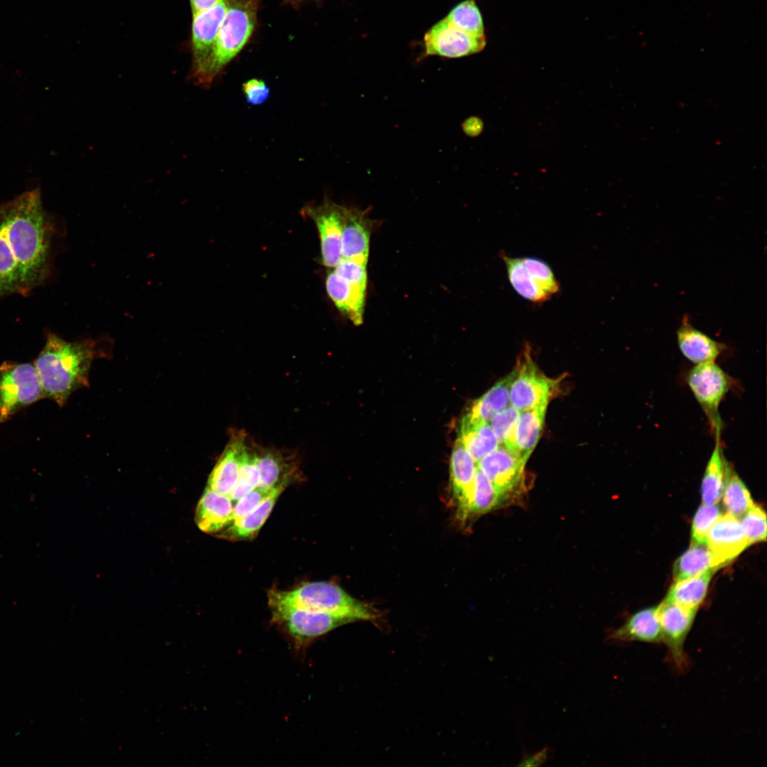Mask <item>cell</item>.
Here are the masks:
<instances>
[{"label":"cell","mask_w":767,"mask_h":767,"mask_svg":"<svg viewBox=\"0 0 767 767\" xmlns=\"http://www.w3.org/2000/svg\"><path fill=\"white\" fill-rule=\"evenodd\" d=\"M52 236L38 190L0 205V298L26 295L45 279Z\"/></svg>","instance_id":"cell-1"},{"label":"cell","mask_w":767,"mask_h":767,"mask_svg":"<svg viewBox=\"0 0 767 767\" xmlns=\"http://www.w3.org/2000/svg\"><path fill=\"white\" fill-rule=\"evenodd\" d=\"M102 340L68 342L49 333L34 365L42 385L43 398L62 407L76 390L89 386L92 361L103 357Z\"/></svg>","instance_id":"cell-2"},{"label":"cell","mask_w":767,"mask_h":767,"mask_svg":"<svg viewBox=\"0 0 767 767\" xmlns=\"http://www.w3.org/2000/svg\"><path fill=\"white\" fill-rule=\"evenodd\" d=\"M268 604H278L350 618L354 621H376L380 613L338 585L328 582L305 583L292 590L272 589Z\"/></svg>","instance_id":"cell-3"},{"label":"cell","mask_w":767,"mask_h":767,"mask_svg":"<svg viewBox=\"0 0 767 767\" xmlns=\"http://www.w3.org/2000/svg\"><path fill=\"white\" fill-rule=\"evenodd\" d=\"M257 8V0H228L213 50L197 83L210 85L243 49L254 31Z\"/></svg>","instance_id":"cell-4"},{"label":"cell","mask_w":767,"mask_h":767,"mask_svg":"<svg viewBox=\"0 0 767 767\" xmlns=\"http://www.w3.org/2000/svg\"><path fill=\"white\" fill-rule=\"evenodd\" d=\"M271 622L298 653L334 629L354 622L350 618L292 606L268 604Z\"/></svg>","instance_id":"cell-5"},{"label":"cell","mask_w":767,"mask_h":767,"mask_svg":"<svg viewBox=\"0 0 767 767\" xmlns=\"http://www.w3.org/2000/svg\"><path fill=\"white\" fill-rule=\"evenodd\" d=\"M43 398L40 380L31 363L4 361L0 366V424Z\"/></svg>","instance_id":"cell-6"},{"label":"cell","mask_w":767,"mask_h":767,"mask_svg":"<svg viewBox=\"0 0 767 767\" xmlns=\"http://www.w3.org/2000/svg\"><path fill=\"white\" fill-rule=\"evenodd\" d=\"M530 352L527 347L515 369L510 388V404L519 411L548 405L556 385V381L537 367Z\"/></svg>","instance_id":"cell-7"},{"label":"cell","mask_w":767,"mask_h":767,"mask_svg":"<svg viewBox=\"0 0 767 767\" xmlns=\"http://www.w3.org/2000/svg\"><path fill=\"white\" fill-rule=\"evenodd\" d=\"M687 381L714 433L722 432L718 408L731 386L729 375L714 362L703 363L696 364L689 371Z\"/></svg>","instance_id":"cell-8"},{"label":"cell","mask_w":767,"mask_h":767,"mask_svg":"<svg viewBox=\"0 0 767 767\" xmlns=\"http://www.w3.org/2000/svg\"><path fill=\"white\" fill-rule=\"evenodd\" d=\"M657 610L662 643L666 646L675 668L683 672L688 665L684 645L697 611L664 600L657 606Z\"/></svg>","instance_id":"cell-9"},{"label":"cell","mask_w":767,"mask_h":767,"mask_svg":"<svg viewBox=\"0 0 767 767\" xmlns=\"http://www.w3.org/2000/svg\"><path fill=\"white\" fill-rule=\"evenodd\" d=\"M228 0H222L208 9L192 14V75L197 80L204 72L224 18Z\"/></svg>","instance_id":"cell-10"},{"label":"cell","mask_w":767,"mask_h":767,"mask_svg":"<svg viewBox=\"0 0 767 767\" xmlns=\"http://www.w3.org/2000/svg\"><path fill=\"white\" fill-rule=\"evenodd\" d=\"M526 462L516 452L499 445L477 462V467L499 491L511 500L523 482Z\"/></svg>","instance_id":"cell-11"},{"label":"cell","mask_w":767,"mask_h":767,"mask_svg":"<svg viewBox=\"0 0 767 767\" xmlns=\"http://www.w3.org/2000/svg\"><path fill=\"white\" fill-rule=\"evenodd\" d=\"M706 544L712 555V565L717 570L731 562L749 546L740 521L728 513L722 515L712 525L707 533Z\"/></svg>","instance_id":"cell-12"},{"label":"cell","mask_w":767,"mask_h":767,"mask_svg":"<svg viewBox=\"0 0 767 767\" xmlns=\"http://www.w3.org/2000/svg\"><path fill=\"white\" fill-rule=\"evenodd\" d=\"M424 43L427 55L455 58L481 52L486 38L467 34L442 19L425 33Z\"/></svg>","instance_id":"cell-13"},{"label":"cell","mask_w":767,"mask_h":767,"mask_svg":"<svg viewBox=\"0 0 767 767\" xmlns=\"http://www.w3.org/2000/svg\"><path fill=\"white\" fill-rule=\"evenodd\" d=\"M344 206L325 201L319 206L306 208L319 232L323 264L334 268L342 259L341 238Z\"/></svg>","instance_id":"cell-14"},{"label":"cell","mask_w":767,"mask_h":767,"mask_svg":"<svg viewBox=\"0 0 767 767\" xmlns=\"http://www.w3.org/2000/svg\"><path fill=\"white\" fill-rule=\"evenodd\" d=\"M477 463L459 437L450 458V480L457 517L464 523L469 518Z\"/></svg>","instance_id":"cell-15"},{"label":"cell","mask_w":767,"mask_h":767,"mask_svg":"<svg viewBox=\"0 0 767 767\" xmlns=\"http://www.w3.org/2000/svg\"><path fill=\"white\" fill-rule=\"evenodd\" d=\"M372 222L364 211L344 207L341 238L342 259L367 263Z\"/></svg>","instance_id":"cell-16"},{"label":"cell","mask_w":767,"mask_h":767,"mask_svg":"<svg viewBox=\"0 0 767 767\" xmlns=\"http://www.w3.org/2000/svg\"><path fill=\"white\" fill-rule=\"evenodd\" d=\"M508 281L518 295L533 303H543L554 295L548 285L524 257L501 254Z\"/></svg>","instance_id":"cell-17"},{"label":"cell","mask_w":767,"mask_h":767,"mask_svg":"<svg viewBox=\"0 0 767 767\" xmlns=\"http://www.w3.org/2000/svg\"><path fill=\"white\" fill-rule=\"evenodd\" d=\"M609 643L643 642L662 643V634L657 606L641 609L631 614L619 628L608 631Z\"/></svg>","instance_id":"cell-18"},{"label":"cell","mask_w":767,"mask_h":767,"mask_svg":"<svg viewBox=\"0 0 767 767\" xmlns=\"http://www.w3.org/2000/svg\"><path fill=\"white\" fill-rule=\"evenodd\" d=\"M676 337L683 356L695 364L714 362L727 348L724 344L695 327L687 315H683Z\"/></svg>","instance_id":"cell-19"},{"label":"cell","mask_w":767,"mask_h":767,"mask_svg":"<svg viewBox=\"0 0 767 767\" xmlns=\"http://www.w3.org/2000/svg\"><path fill=\"white\" fill-rule=\"evenodd\" d=\"M326 290L337 309L354 325L363 322L366 286L352 284L334 271L326 278Z\"/></svg>","instance_id":"cell-20"},{"label":"cell","mask_w":767,"mask_h":767,"mask_svg":"<svg viewBox=\"0 0 767 767\" xmlns=\"http://www.w3.org/2000/svg\"><path fill=\"white\" fill-rule=\"evenodd\" d=\"M233 506L229 496L206 488L196 508L195 523L202 532L216 535L230 523Z\"/></svg>","instance_id":"cell-21"},{"label":"cell","mask_w":767,"mask_h":767,"mask_svg":"<svg viewBox=\"0 0 767 767\" xmlns=\"http://www.w3.org/2000/svg\"><path fill=\"white\" fill-rule=\"evenodd\" d=\"M245 438L244 435L239 433L233 435L213 468L206 488L230 496L237 482L240 450Z\"/></svg>","instance_id":"cell-22"},{"label":"cell","mask_w":767,"mask_h":767,"mask_svg":"<svg viewBox=\"0 0 767 767\" xmlns=\"http://www.w3.org/2000/svg\"><path fill=\"white\" fill-rule=\"evenodd\" d=\"M287 485L282 484L273 488L252 511L227 526L215 536L232 540L254 538L268 518L277 499Z\"/></svg>","instance_id":"cell-23"},{"label":"cell","mask_w":767,"mask_h":767,"mask_svg":"<svg viewBox=\"0 0 767 767\" xmlns=\"http://www.w3.org/2000/svg\"><path fill=\"white\" fill-rule=\"evenodd\" d=\"M294 462L290 455H285L278 450H259L256 452L259 472L258 487L268 491L282 484H288L295 472Z\"/></svg>","instance_id":"cell-24"},{"label":"cell","mask_w":767,"mask_h":767,"mask_svg":"<svg viewBox=\"0 0 767 767\" xmlns=\"http://www.w3.org/2000/svg\"><path fill=\"white\" fill-rule=\"evenodd\" d=\"M548 405L520 411L512 450L527 461L540 439Z\"/></svg>","instance_id":"cell-25"},{"label":"cell","mask_w":767,"mask_h":767,"mask_svg":"<svg viewBox=\"0 0 767 767\" xmlns=\"http://www.w3.org/2000/svg\"><path fill=\"white\" fill-rule=\"evenodd\" d=\"M459 432V437L477 463L499 445L489 423L475 420L467 413L462 419Z\"/></svg>","instance_id":"cell-26"},{"label":"cell","mask_w":767,"mask_h":767,"mask_svg":"<svg viewBox=\"0 0 767 767\" xmlns=\"http://www.w3.org/2000/svg\"><path fill=\"white\" fill-rule=\"evenodd\" d=\"M716 571L710 570L698 576L675 580L664 601L697 611L706 597L709 582Z\"/></svg>","instance_id":"cell-27"},{"label":"cell","mask_w":767,"mask_h":767,"mask_svg":"<svg viewBox=\"0 0 767 767\" xmlns=\"http://www.w3.org/2000/svg\"><path fill=\"white\" fill-rule=\"evenodd\" d=\"M721 432L715 433V445L706 465L701 484L702 504H717L722 496L727 460L720 440Z\"/></svg>","instance_id":"cell-28"},{"label":"cell","mask_w":767,"mask_h":767,"mask_svg":"<svg viewBox=\"0 0 767 767\" xmlns=\"http://www.w3.org/2000/svg\"><path fill=\"white\" fill-rule=\"evenodd\" d=\"M515 369L499 381L473 403L467 414L472 418L485 422L491 419L510 403L511 384L515 376Z\"/></svg>","instance_id":"cell-29"},{"label":"cell","mask_w":767,"mask_h":767,"mask_svg":"<svg viewBox=\"0 0 767 767\" xmlns=\"http://www.w3.org/2000/svg\"><path fill=\"white\" fill-rule=\"evenodd\" d=\"M723 505L727 513L741 518L754 501L746 484L728 462L725 466V479L722 493Z\"/></svg>","instance_id":"cell-30"},{"label":"cell","mask_w":767,"mask_h":767,"mask_svg":"<svg viewBox=\"0 0 767 767\" xmlns=\"http://www.w3.org/2000/svg\"><path fill=\"white\" fill-rule=\"evenodd\" d=\"M710 570H715L712 565V555L705 543H691V545L673 565L675 580H682L700 575Z\"/></svg>","instance_id":"cell-31"},{"label":"cell","mask_w":767,"mask_h":767,"mask_svg":"<svg viewBox=\"0 0 767 767\" xmlns=\"http://www.w3.org/2000/svg\"><path fill=\"white\" fill-rule=\"evenodd\" d=\"M508 501L510 499L499 491L477 467L469 518L499 508Z\"/></svg>","instance_id":"cell-32"},{"label":"cell","mask_w":767,"mask_h":767,"mask_svg":"<svg viewBox=\"0 0 767 767\" xmlns=\"http://www.w3.org/2000/svg\"><path fill=\"white\" fill-rule=\"evenodd\" d=\"M444 21L467 34L485 38L482 16L474 0H465L457 4Z\"/></svg>","instance_id":"cell-33"},{"label":"cell","mask_w":767,"mask_h":767,"mask_svg":"<svg viewBox=\"0 0 767 767\" xmlns=\"http://www.w3.org/2000/svg\"><path fill=\"white\" fill-rule=\"evenodd\" d=\"M259 472L256 463V452L250 448L246 438L241 445L239 455V469L237 482L230 495L234 504L243 496L258 487Z\"/></svg>","instance_id":"cell-34"},{"label":"cell","mask_w":767,"mask_h":767,"mask_svg":"<svg viewBox=\"0 0 767 767\" xmlns=\"http://www.w3.org/2000/svg\"><path fill=\"white\" fill-rule=\"evenodd\" d=\"M520 411L509 404L489 422L499 445L512 450L513 436Z\"/></svg>","instance_id":"cell-35"},{"label":"cell","mask_w":767,"mask_h":767,"mask_svg":"<svg viewBox=\"0 0 767 767\" xmlns=\"http://www.w3.org/2000/svg\"><path fill=\"white\" fill-rule=\"evenodd\" d=\"M722 515L717 504H702L696 511L692 524L691 538L693 543H705L707 533Z\"/></svg>","instance_id":"cell-36"},{"label":"cell","mask_w":767,"mask_h":767,"mask_svg":"<svg viewBox=\"0 0 767 767\" xmlns=\"http://www.w3.org/2000/svg\"><path fill=\"white\" fill-rule=\"evenodd\" d=\"M740 521L749 545L766 539V514L754 504L741 516Z\"/></svg>","instance_id":"cell-37"},{"label":"cell","mask_w":767,"mask_h":767,"mask_svg":"<svg viewBox=\"0 0 767 767\" xmlns=\"http://www.w3.org/2000/svg\"><path fill=\"white\" fill-rule=\"evenodd\" d=\"M352 284L366 286V263L359 261L342 259L334 270Z\"/></svg>","instance_id":"cell-38"},{"label":"cell","mask_w":767,"mask_h":767,"mask_svg":"<svg viewBox=\"0 0 767 767\" xmlns=\"http://www.w3.org/2000/svg\"><path fill=\"white\" fill-rule=\"evenodd\" d=\"M271 490L268 491L256 487L240 498L234 504L232 521L229 524L240 520L252 511L269 494Z\"/></svg>","instance_id":"cell-39"},{"label":"cell","mask_w":767,"mask_h":767,"mask_svg":"<svg viewBox=\"0 0 767 767\" xmlns=\"http://www.w3.org/2000/svg\"><path fill=\"white\" fill-rule=\"evenodd\" d=\"M246 101L253 105L261 104L268 97L270 89L261 80L251 79L243 85Z\"/></svg>","instance_id":"cell-40"},{"label":"cell","mask_w":767,"mask_h":767,"mask_svg":"<svg viewBox=\"0 0 767 767\" xmlns=\"http://www.w3.org/2000/svg\"><path fill=\"white\" fill-rule=\"evenodd\" d=\"M550 751V749L545 747L540 751L533 754H524L522 759L518 765L523 766H540L548 760L551 755Z\"/></svg>","instance_id":"cell-41"},{"label":"cell","mask_w":767,"mask_h":767,"mask_svg":"<svg viewBox=\"0 0 767 767\" xmlns=\"http://www.w3.org/2000/svg\"><path fill=\"white\" fill-rule=\"evenodd\" d=\"M462 127L466 134L471 136H475L481 133L483 128V124L479 119L471 117L464 121Z\"/></svg>","instance_id":"cell-42"},{"label":"cell","mask_w":767,"mask_h":767,"mask_svg":"<svg viewBox=\"0 0 767 767\" xmlns=\"http://www.w3.org/2000/svg\"><path fill=\"white\" fill-rule=\"evenodd\" d=\"M222 0H190L192 14L210 9Z\"/></svg>","instance_id":"cell-43"},{"label":"cell","mask_w":767,"mask_h":767,"mask_svg":"<svg viewBox=\"0 0 767 767\" xmlns=\"http://www.w3.org/2000/svg\"><path fill=\"white\" fill-rule=\"evenodd\" d=\"M296 1V0H286V1H288V2H291V1Z\"/></svg>","instance_id":"cell-44"}]
</instances>
